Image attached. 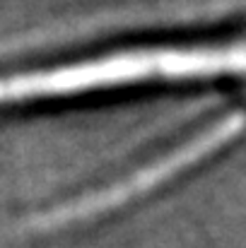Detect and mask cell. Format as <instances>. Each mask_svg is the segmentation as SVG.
I'll list each match as a JSON object with an SVG mask.
<instances>
[{"mask_svg":"<svg viewBox=\"0 0 246 248\" xmlns=\"http://www.w3.org/2000/svg\"><path fill=\"white\" fill-rule=\"evenodd\" d=\"M237 78H246L244 31H157L87 44L58 63L0 75V106L92 101Z\"/></svg>","mask_w":246,"mask_h":248,"instance_id":"cell-1","label":"cell"},{"mask_svg":"<svg viewBox=\"0 0 246 248\" xmlns=\"http://www.w3.org/2000/svg\"><path fill=\"white\" fill-rule=\"evenodd\" d=\"M246 130V113L239 111H222L220 116L203 121L193 125L181 140L166 142L160 152L150 155L145 162L133 164L126 173H121L114 181H106L97 188H89L80 198L58 205L53 212H49V222H73L97 217L101 212L116 210L121 205H128L160 186L171 183L179 178V173H186L213 155L230 147L237 135Z\"/></svg>","mask_w":246,"mask_h":248,"instance_id":"cell-2","label":"cell"}]
</instances>
